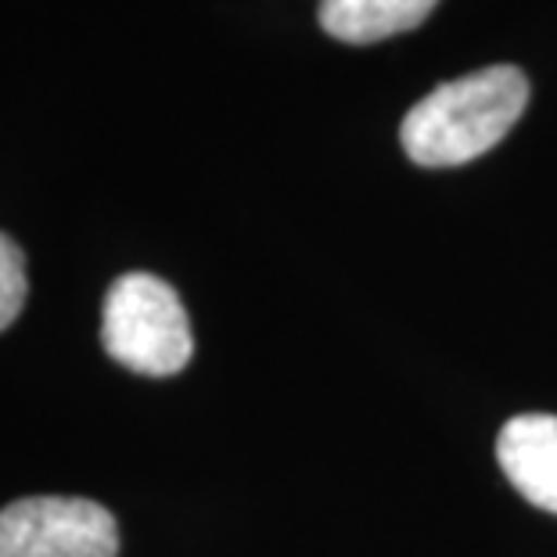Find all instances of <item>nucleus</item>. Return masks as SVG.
Masks as SVG:
<instances>
[{
	"label": "nucleus",
	"mask_w": 557,
	"mask_h": 557,
	"mask_svg": "<svg viewBox=\"0 0 557 557\" xmlns=\"http://www.w3.org/2000/svg\"><path fill=\"white\" fill-rule=\"evenodd\" d=\"M529 104V79L515 65H485L418 101L399 126L403 151L429 170L465 165L511 134Z\"/></svg>",
	"instance_id": "obj_1"
},
{
	"label": "nucleus",
	"mask_w": 557,
	"mask_h": 557,
	"mask_svg": "<svg viewBox=\"0 0 557 557\" xmlns=\"http://www.w3.org/2000/svg\"><path fill=\"white\" fill-rule=\"evenodd\" d=\"M101 346L134 374H181L195 352L181 295L156 274H123L104 295Z\"/></svg>",
	"instance_id": "obj_2"
},
{
	"label": "nucleus",
	"mask_w": 557,
	"mask_h": 557,
	"mask_svg": "<svg viewBox=\"0 0 557 557\" xmlns=\"http://www.w3.org/2000/svg\"><path fill=\"white\" fill-rule=\"evenodd\" d=\"M120 525L83 496H26L0 511V557H115Z\"/></svg>",
	"instance_id": "obj_3"
},
{
	"label": "nucleus",
	"mask_w": 557,
	"mask_h": 557,
	"mask_svg": "<svg viewBox=\"0 0 557 557\" xmlns=\"http://www.w3.org/2000/svg\"><path fill=\"white\" fill-rule=\"evenodd\" d=\"M507 482L529 504L557 515V418L554 413H518L496 438Z\"/></svg>",
	"instance_id": "obj_4"
},
{
	"label": "nucleus",
	"mask_w": 557,
	"mask_h": 557,
	"mask_svg": "<svg viewBox=\"0 0 557 557\" xmlns=\"http://www.w3.org/2000/svg\"><path fill=\"white\" fill-rule=\"evenodd\" d=\"M438 0H320V26L342 44H377L421 26Z\"/></svg>",
	"instance_id": "obj_5"
},
{
	"label": "nucleus",
	"mask_w": 557,
	"mask_h": 557,
	"mask_svg": "<svg viewBox=\"0 0 557 557\" xmlns=\"http://www.w3.org/2000/svg\"><path fill=\"white\" fill-rule=\"evenodd\" d=\"M29 295V277H26V256L22 248L0 234V331H8L18 320L22 306Z\"/></svg>",
	"instance_id": "obj_6"
}]
</instances>
